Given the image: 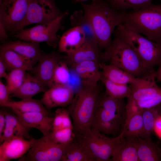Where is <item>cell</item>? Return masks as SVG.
<instances>
[{
	"label": "cell",
	"mask_w": 161,
	"mask_h": 161,
	"mask_svg": "<svg viewBox=\"0 0 161 161\" xmlns=\"http://www.w3.org/2000/svg\"><path fill=\"white\" fill-rule=\"evenodd\" d=\"M79 3L93 27L99 49L107 50L112 44V35L115 28L122 23L120 13L104 0Z\"/></svg>",
	"instance_id": "obj_1"
},
{
	"label": "cell",
	"mask_w": 161,
	"mask_h": 161,
	"mask_svg": "<svg viewBox=\"0 0 161 161\" xmlns=\"http://www.w3.org/2000/svg\"><path fill=\"white\" fill-rule=\"evenodd\" d=\"M100 90L97 83L81 81L67 109L73 121L74 132L82 134L91 128Z\"/></svg>",
	"instance_id": "obj_2"
},
{
	"label": "cell",
	"mask_w": 161,
	"mask_h": 161,
	"mask_svg": "<svg viewBox=\"0 0 161 161\" xmlns=\"http://www.w3.org/2000/svg\"><path fill=\"white\" fill-rule=\"evenodd\" d=\"M106 93L98 96L92 122L91 128L105 134H114L123 128L126 105L122 100Z\"/></svg>",
	"instance_id": "obj_3"
},
{
	"label": "cell",
	"mask_w": 161,
	"mask_h": 161,
	"mask_svg": "<svg viewBox=\"0 0 161 161\" xmlns=\"http://www.w3.org/2000/svg\"><path fill=\"white\" fill-rule=\"evenodd\" d=\"M120 12L122 23L161 44V3H151L137 10Z\"/></svg>",
	"instance_id": "obj_4"
},
{
	"label": "cell",
	"mask_w": 161,
	"mask_h": 161,
	"mask_svg": "<svg viewBox=\"0 0 161 161\" xmlns=\"http://www.w3.org/2000/svg\"><path fill=\"white\" fill-rule=\"evenodd\" d=\"M110 48L103 52L102 62L109 61L136 77H142L145 72L141 61L130 44L115 32Z\"/></svg>",
	"instance_id": "obj_5"
},
{
	"label": "cell",
	"mask_w": 161,
	"mask_h": 161,
	"mask_svg": "<svg viewBox=\"0 0 161 161\" xmlns=\"http://www.w3.org/2000/svg\"><path fill=\"white\" fill-rule=\"evenodd\" d=\"M132 47L140 58L146 73L161 63V44L142 36L123 23L114 30Z\"/></svg>",
	"instance_id": "obj_6"
},
{
	"label": "cell",
	"mask_w": 161,
	"mask_h": 161,
	"mask_svg": "<svg viewBox=\"0 0 161 161\" xmlns=\"http://www.w3.org/2000/svg\"><path fill=\"white\" fill-rule=\"evenodd\" d=\"M124 133L123 130L118 136L111 138L91 128L78 135L77 141L85 147L95 161H110L113 153L124 137Z\"/></svg>",
	"instance_id": "obj_7"
},
{
	"label": "cell",
	"mask_w": 161,
	"mask_h": 161,
	"mask_svg": "<svg viewBox=\"0 0 161 161\" xmlns=\"http://www.w3.org/2000/svg\"><path fill=\"white\" fill-rule=\"evenodd\" d=\"M68 14L64 12L55 19L39 24L30 28L23 29L13 36L19 40L27 42H45L54 48L58 47L60 39L58 31L63 27L61 22Z\"/></svg>",
	"instance_id": "obj_8"
},
{
	"label": "cell",
	"mask_w": 161,
	"mask_h": 161,
	"mask_svg": "<svg viewBox=\"0 0 161 161\" xmlns=\"http://www.w3.org/2000/svg\"><path fill=\"white\" fill-rule=\"evenodd\" d=\"M59 144L52 141L49 135L34 138L28 152L19 158L22 161H60L68 151L70 144Z\"/></svg>",
	"instance_id": "obj_9"
},
{
	"label": "cell",
	"mask_w": 161,
	"mask_h": 161,
	"mask_svg": "<svg viewBox=\"0 0 161 161\" xmlns=\"http://www.w3.org/2000/svg\"><path fill=\"white\" fill-rule=\"evenodd\" d=\"M64 13L59 10L54 0H30L26 17L16 33L29 25L50 21Z\"/></svg>",
	"instance_id": "obj_10"
},
{
	"label": "cell",
	"mask_w": 161,
	"mask_h": 161,
	"mask_svg": "<svg viewBox=\"0 0 161 161\" xmlns=\"http://www.w3.org/2000/svg\"><path fill=\"white\" fill-rule=\"evenodd\" d=\"M30 0H0V22L7 32L16 33L24 20Z\"/></svg>",
	"instance_id": "obj_11"
},
{
	"label": "cell",
	"mask_w": 161,
	"mask_h": 161,
	"mask_svg": "<svg viewBox=\"0 0 161 161\" xmlns=\"http://www.w3.org/2000/svg\"><path fill=\"white\" fill-rule=\"evenodd\" d=\"M156 79V71L154 69L142 77H137V81L130 85L131 91L127 97V100H143L156 95L160 92L161 87L157 85Z\"/></svg>",
	"instance_id": "obj_12"
},
{
	"label": "cell",
	"mask_w": 161,
	"mask_h": 161,
	"mask_svg": "<svg viewBox=\"0 0 161 161\" xmlns=\"http://www.w3.org/2000/svg\"><path fill=\"white\" fill-rule=\"evenodd\" d=\"M75 92L68 85H56L49 88L44 92L41 100L47 108L64 107L72 103Z\"/></svg>",
	"instance_id": "obj_13"
},
{
	"label": "cell",
	"mask_w": 161,
	"mask_h": 161,
	"mask_svg": "<svg viewBox=\"0 0 161 161\" xmlns=\"http://www.w3.org/2000/svg\"><path fill=\"white\" fill-rule=\"evenodd\" d=\"M63 58L58 53L54 51L49 53H41L38 64L33 67L31 72L49 88L55 68Z\"/></svg>",
	"instance_id": "obj_14"
},
{
	"label": "cell",
	"mask_w": 161,
	"mask_h": 161,
	"mask_svg": "<svg viewBox=\"0 0 161 161\" xmlns=\"http://www.w3.org/2000/svg\"><path fill=\"white\" fill-rule=\"evenodd\" d=\"M34 139L14 136L4 141L0 146V161L20 158L29 151Z\"/></svg>",
	"instance_id": "obj_15"
},
{
	"label": "cell",
	"mask_w": 161,
	"mask_h": 161,
	"mask_svg": "<svg viewBox=\"0 0 161 161\" xmlns=\"http://www.w3.org/2000/svg\"><path fill=\"white\" fill-rule=\"evenodd\" d=\"M11 109L21 123L29 131L32 128H35L45 135H49L51 132L53 117H49L41 112L23 113Z\"/></svg>",
	"instance_id": "obj_16"
},
{
	"label": "cell",
	"mask_w": 161,
	"mask_h": 161,
	"mask_svg": "<svg viewBox=\"0 0 161 161\" xmlns=\"http://www.w3.org/2000/svg\"><path fill=\"white\" fill-rule=\"evenodd\" d=\"M0 49L13 51L33 66L38 61L41 54L39 43L19 40L3 43L1 46Z\"/></svg>",
	"instance_id": "obj_17"
},
{
	"label": "cell",
	"mask_w": 161,
	"mask_h": 161,
	"mask_svg": "<svg viewBox=\"0 0 161 161\" xmlns=\"http://www.w3.org/2000/svg\"><path fill=\"white\" fill-rule=\"evenodd\" d=\"M102 52L97 45L85 41L74 52L66 55L63 59L69 66L82 62L95 61L101 62Z\"/></svg>",
	"instance_id": "obj_18"
},
{
	"label": "cell",
	"mask_w": 161,
	"mask_h": 161,
	"mask_svg": "<svg viewBox=\"0 0 161 161\" xmlns=\"http://www.w3.org/2000/svg\"><path fill=\"white\" fill-rule=\"evenodd\" d=\"M86 41L84 33L80 26L72 27L60 38L58 45L59 53L66 54L72 53L79 48Z\"/></svg>",
	"instance_id": "obj_19"
},
{
	"label": "cell",
	"mask_w": 161,
	"mask_h": 161,
	"mask_svg": "<svg viewBox=\"0 0 161 161\" xmlns=\"http://www.w3.org/2000/svg\"><path fill=\"white\" fill-rule=\"evenodd\" d=\"M137 137H123L113 153L111 161H139L137 154Z\"/></svg>",
	"instance_id": "obj_20"
},
{
	"label": "cell",
	"mask_w": 161,
	"mask_h": 161,
	"mask_svg": "<svg viewBox=\"0 0 161 161\" xmlns=\"http://www.w3.org/2000/svg\"><path fill=\"white\" fill-rule=\"evenodd\" d=\"M46 86L35 75L26 73L24 81L21 86L10 95L21 99L32 98L36 94L45 92Z\"/></svg>",
	"instance_id": "obj_21"
},
{
	"label": "cell",
	"mask_w": 161,
	"mask_h": 161,
	"mask_svg": "<svg viewBox=\"0 0 161 161\" xmlns=\"http://www.w3.org/2000/svg\"><path fill=\"white\" fill-rule=\"evenodd\" d=\"M100 62L95 61H84L72 65L71 68L81 80L97 83L101 77Z\"/></svg>",
	"instance_id": "obj_22"
},
{
	"label": "cell",
	"mask_w": 161,
	"mask_h": 161,
	"mask_svg": "<svg viewBox=\"0 0 161 161\" xmlns=\"http://www.w3.org/2000/svg\"><path fill=\"white\" fill-rule=\"evenodd\" d=\"M99 66L101 75L114 83L131 85L137 80V77L114 65L100 62Z\"/></svg>",
	"instance_id": "obj_23"
},
{
	"label": "cell",
	"mask_w": 161,
	"mask_h": 161,
	"mask_svg": "<svg viewBox=\"0 0 161 161\" xmlns=\"http://www.w3.org/2000/svg\"><path fill=\"white\" fill-rule=\"evenodd\" d=\"M4 113L6 125L2 138L3 142L14 136L21 137L27 139L32 138L29 131L20 121L16 115L3 109Z\"/></svg>",
	"instance_id": "obj_24"
},
{
	"label": "cell",
	"mask_w": 161,
	"mask_h": 161,
	"mask_svg": "<svg viewBox=\"0 0 161 161\" xmlns=\"http://www.w3.org/2000/svg\"><path fill=\"white\" fill-rule=\"evenodd\" d=\"M137 154L139 161H161L160 148L150 137L143 139L137 136Z\"/></svg>",
	"instance_id": "obj_25"
},
{
	"label": "cell",
	"mask_w": 161,
	"mask_h": 161,
	"mask_svg": "<svg viewBox=\"0 0 161 161\" xmlns=\"http://www.w3.org/2000/svg\"><path fill=\"white\" fill-rule=\"evenodd\" d=\"M0 59L4 64L7 70L10 71L21 69L32 72L33 66L13 51L0 49Z\"/></svg>",
	"instance_id": "obj_26"
},
{
	"label": "cell",
	"mask_w": 161,
	"mask_h": 161,
	"mask_svg": "<svg viewBox=\"0 0 161 161\" xmlns=\"http://www.w3.org/2000/svg\"><path fill=\"white\" fill-rule=\"evenodd\" d=\"M70 21L72 27L80 26L81 28L85 35V41L98 46L93 27L83 10L75 11L70 16Z\"/></svg>",
	"instance_id": "obj_27"
},
{
	"label": "cell",
	"mask_w": 161,
	"mask_h": 161,
	"mask_svg": "<svg viewBox=\"0 0 161 161\" xmlns=\"http://www.w3.org/2000/svg\"><path fill=\"white\" fill-rule=\"evenodd\" d=\"M21 100L18 101L10 100L3 107L15 109L21 112H39L48 115V112L41 100H36L32 98Z\"/></svg>",
	"instance_id": "obj_28"
},
{
	"label": "cell",
	"mask_w": 161,
	"mask_h": 161,
	"mask_svg": "<svg viewBox=\"0 0 161 161\" xmlns=\"http://www.w3.org/2000/svg\"><path fill=\"white\" fill-rule=\"evenodd\" d=\"M143 122V131L140 137H150L154 131L155 122L161 115V103L151 108L143 109L141 112Z\"/></svg>",
	"instance_id": "obj_29"
},
{
	"label": "cell",
	"mask_w": 161,
	"mask_h": 161,
	"mask_svg": "<svg viewBox=\"0 0 161 161\" xmlns=\"http://www.w3.org/2000/svg\"><path fill=\"white\" fill-rule=\"evenodd\" d=\"M61 161H95L85 147L78 141L70 143Z\"/></svg>",
	"instance_id": "obj_30"
},
{
	"label": "cell",
	"mask_w": 161,
	"mask_h": 161,
	"mask_svg": "<svg viewBox=\"0 0 161 161\" xmlns=\"http://www.w3.org/2000/svg\"><path fill=\"white\" fill-rule=\"evenodd\" d=\"M143 128L141 112L136 114L125 120L123 129L124 131L123 137H141L143 132Z\"/></svg>",
	"instance_id": "obj_31"
},
{
	"label": "cell",
	"mask_w": 161,
	"mask_h": 161,
	"mask_svg": "<svg viewBox=\"0 0 161 161\" xmlns=\"http://www.w3.org/2000/svg\"><path fill=\"white\" fill-rule=\"evenodd\" d=\"M100 80L104 85L105 93L108 95L118 99L127 97L131 91V87L128 84L116 83L101 75Z\"/></svg>",
	"instance_id": "obj_32"
},
{
	"label": "cell",
	"mask_w": 161,
	"mask_h": 161,
	"mask_svg": "<svg viewBox=\"0 0 161 161\" xmlns=\"http://www.w3.org/2000/svg\"><path fill=\"white\" fill-rule=\"evenodd\" d=\"M110 6L119 12L129 9L136 10L152 3L154 0H104ZM161 1V0H160Z\"/></svg>",
	"instance_id": "obj_33"
},
{
	"label": "cell",
	"mask_w": 161,
	"mask_h": 161,
	"mask_svg": "<svg viewBox=\"0 0 161 161\" xmlns=\"http://www.w3.org/2000/svg\"><path fill=\"white\" fill-rule=\"evenodd\" d=\"M70 78L69 66L63 58L55 68L50 87L56 85H68Z\"/></svg>",
	"instance_id": "obj_34"
},
{
	"label": "cell",
	"mask_w": 161,
	"mask_h": 161,
	"mask_svg": "<svg viewBox=\"0 0 161 161\" xmlns=\"http://www.w3.org/2000/svg\"><path fill=\"white\" fill-rule=\"evenodd\" d=\"M70 115L67 109L63 107L57 109L53 117L52 131L73 126Z\"/></svg>",
	"instance_id": "obj_35"
},
{
	"label": "cell",
	"mask_w": 161,
	"mask_h": 161,
	"mask_svg": "<svg viewBox=\"0 0 161 161\" xmlns=\"http://www.w3.org/2000/svg\"><path fill=\"white\" fill-rule=\"evenodd\" d=\"M26 73L25 71L21 69H16L10 71L6 79V85L10 95L21 85Z\"/></svg>",
	"instance_id": "obj_36"
},
{
	"label": "cell",
	"mask_w": 161,
	"mask_h": 161,
	"mask_svg": "<svg viewBox=\"0 0 161 161\" xmlns=\"http://www.w3.org/2000/svg\"><path fill=\"white\" fill-rule=\"evenodd\" d=\"M73 126L55 131H52L49 135L53 142L59 144H67L73 140Z\"/></svg>",
	"instance_id": "obj_37"
},
{
	"label": "cell",
	"mask_w": 161,
	"mask_h": 161,
	"mask_svg": "<svg viewBox=\"0 0 161 161\" xmlns=\"http://www.w3.org/2000/svg\"><path fill=\"white\" fill-rule=\"evenodd\" d=\"M140 112L145 109L152 107L161 103V88L154 97L148 99L138 101L127 100Z\"/></svg>",
	"instance_id": "obj_38"
},
{
	"label": "cell",
	"mask_w": 161,
	"mask_h": 161,
	"mask_svg": "<svg viewBox=\"0 0 161 161\" xmlns=\"http://www.w3.org/2000/svg\"><path fill=\"white\" fill-rule=\"evenodd\" d=\"M10 95L6 85L0 80V105L1 107L10 100Z\"/></svg>",
	"instance_id": "obj_39"
},
{
	"label": "cell",
	"mask_w": 161,
	"mask_h": 161,
	"mask_svg": "<svg viewBox=\"0 0 161 161\" xmlns=\"http://www.w3.org/2000/svg\"><path fill=\"white\" fill-rule=\"evenodd\" d=\"M6 125L5 115L3 110L0 112V143H2V138Z\"/></svg>",
	"instance_id": "obj_40"
},
{
	"label": "cell",
	"mask_w": 161,
	"mask_h": 161,
	"mask_svg": "<svg viewBox=\"0 0 161 161\" xmlns=\"http://www.w3.org/2000/svg\"><path fill=\"white\" fill-rule=\"evenodd\" d=\"M7 32L3 24L0 22V40L3 43L6 42L9 38Z\"/></svg>",
	"instance_id": "obj_41"
},
{
	"label": "cell",
	"mask_w": 161,
	"mask_h": 161,
	"mask_svg": "<svg viewBox=\"0 0 161 161\" xmlns=\"http://www.w3.org/2000/svg\"><path fill=\"white\" fill-rule=\"evenodd\" d=\"M154 131L157 135L161 138V115L158 117L155 122Z\"/></svg>",
	"instance_id": "obj_42"
},
{
	"label": "cell",
	"mask_w": 161,
	"mask_h": 161,
	"mask_svg": "<svg viewBox=\"0 0 161 161\" xmlns=\"http://www.w3.org/2000/svg\"><path fill=\"white\" fill-rule=\"evenodd\" d=\"M6 69L3 61L0 59V77L3 78L6 80L8 77V74L6 73Z\"/></svg>",
	"instance_id": "obj_43"
},
{
	"label": "cell",
	"mask_w": 161,
	"mask_h": 161,
	"mask_svg": "<svg viewBox=\"0 0 161 161\" xmlns=\"http://www.w3.org/2000/svg\"><path fill=\"white\" fill-rule=\"evenodd\" d=\"M156 78L157 82H161V63L159 65L158 68L156 71Z\"/></svg>",
	"instance_id": "obj_44"
},
{
	"label": "cell",
	"mask_w": 161,
	"mask_h": 161,
	"mask_svg": "<svg viewBox=\"0 0 161 161\" xmlns=\"http://www.w3.org/2000/svg\"><path fill=\"white\" fill-rule=\"evenodd\" d=\"M99 1L101 0H73V1L74 2H83L84 1Z\"/></svg>",
	"instance_id": "obj_45"
},
{
	"label": "cell",
	"mask_w": 161,
	"mask_h": 161,
	"mask_svg": "<svg viewBox=\"0 0 161 161\" xmlns=\"http://www.w3.org/2000/svg\"><path fill=\"white\" fill-rule=\"evenodd\" d=\"M160 154L161 157V148L160 149Z\"/></svg>",
	"instance_id": "obj_46"
}]
</instances>
